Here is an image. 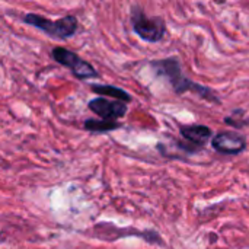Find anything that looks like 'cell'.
<instances>
[{
	"mask_svg": "<svg viewBox=\"0 0 249 249\" xmlns=\"http://www.w3.org/2000/svg\"><path fill=\"white\" fill-rule=\"evenodd\" d=\"M150 66L153 67V70L159 74V76H163L169 80L171 86L174 88V90L177 93H184L187 90H193L194 93L200 95L201 98L210 101V102H217L219 104V98L216 96V93L206 88V86H201L198 83H196L194 80L188 79L182 69H181V64L179 61L175 58V57H171V58H163V60H155L150 63Z\"/></svg>",
	"mask_w": 249,
	"mask_h": 249,
	"instance_id": "1",
	"label": "cell"
},
{
	"mask_svg": "<svg viewBox=\"0 0 249 249\" xmlns=\"http://www.w3.org/2000/svg\"><path fill=\"white\" fill-rule=\"evenodd\" d=\"M23 22L45 32L51 38H58V39H67L73 36L77 29H79V22L76 16L69 15L57 20H51L45 16L36 15V13H26L23 16Z\"/></svg>",
	"mask_w": 249,
	"mask_h": 249,
	"instance_id": "2",
	"label": "cell"
},
{
	"mask_svg": "<svg viewBox=\"0 0 249 249\" xmlns=\"http://www.w3.org/2000/svg\"><path fill=\"white\" fill-rule=\"evenodd\" d=\"M133 31L146 42H159L166 34V23L159 16H147L139 6L131 9Z\"/></svg>",
	"mask_w": 249,
	"mask_h": 249,
	"instance_id": "3",
	"label": "cell"
},
{
	"mask_svg": "<svg viewBox=\"0 0 249 249\" xmlns=\"http://www.w3.org/2000/svg\"><path fill=\"white\" fill-rule=\"evenodd\" d=\"M51 55L53 58L67 67L73 76L79 80H86V79H93V77H98V71L96 69L86 60H83L80 55H77L76 53L67 50V48H63V47H55L53 51H51Z\"/></svg>",
	"mask_w": 249,
	"mask_h": 249,
	"instance_id": "4",
	"label": "cell"
},
{
	"mask_svg": "<svg viewBox=\"0 0 249 249\" xmlns=\"http://www.w3.org/2000/svg\"><path fill=\"white\" fill-rule=\"evenodd\" d=\"M88 108L101 117V120L117 121L127 114V104L120 101H111L107 98H95L88 102Z\"/></svg>",
	"mask_w": 249,
	"mask_h": 249,
	"instance_id": "5",
	"label": "cell"
},
{
	"mask_svg": "<svg viewBox=\"0 0 249 249\" xmlns=\"http://www.w3.org/2000/svg\"><path fill=\"white\" fill-rule=\"evenodd\" d=\"M212 146L223 155H239L245 150L247 142L245 137L236 131H222L213 137Z\"/></svg>",
	"mask_w": 249,
	"mask_h": 249,
	"instance_id": "6",
	"label": "cell"
},
{
	"mask_svg": "<svg viewBox=\"0 0 249 249\" xmlns=\"http://www.w3.org/2000/svg\"><path fill=\"white\" fill-rule=\"evenodd\" d=\"M179 133L188 143V146L185 147L188 150H200L213 137V131L207 125H201V124L182 125L179 128Z\"/></svg>",
	"mask_w": 249,
	"mask_h": 249,
	"instance_id": "7",
	"label": "cell"
},
{
	"mask_svg": "<svg viewBox=\"0 0 249 249\" xmlns=\"http://www.w3.org/2000/svg\"><path fill=\"white\" fill-rule=\"evenodd\" d=\"M90 89L95 93H99L102 96H111L115 101H120V102H124V104L131 102L130 93H127L124 89H120L117 86H111V85H92Z\"/></svg>",
	"mask_w": 249,
	"mask_h": 249,
	"instance_id": "8",
	"label": "cell"
},
{
	"mask_svg": "<svg viewBox=\"0 0 249 249\" xmlns=\"http://www.w3.org/2000/svg\"><path fill=\"white\" fill-rule=\"evenodd\" d=\"M85 130L92 133H105V131H114L121 127V123L118 121H108V120H86L85 121Z\"/></svg>",
	"mask_w": 249,
	"mask_h": 249,
	"instance_id": "9",
	"label": "cell"
}]
</instances>
